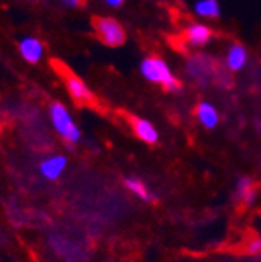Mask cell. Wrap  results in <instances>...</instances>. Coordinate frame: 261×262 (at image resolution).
Masks as SVG:
<instances>
[{"label": "cell", "instance_id": "1", "mask_svg": "<svg viewBox=\"0 0 261 262\" xmlns=\"http://www.w3.org/2000/svg\"><path fill=\"white\" fill-rule=\"evenodd\" d=\"M139 71L146 80H149L150 83L163 84L168 91H178L180 88L178 81L175 80L174 74L169 69V66L161 58L150 56V58L143 59Z\"/></svg>", "mask_w": 261, "mask_h": 262}, {"label": "cell", "instance_id": "2", "mask_svg": "<svg viewBox=\"0 0 261 262\" xmlns=\"http://www.w3.org/2000/svg\"><path fill=\"white\" fill-rule=\"evenodd\" d=\"M50 113V120L55 128L56 133L69 144H75L82 138V131L72 120L68 108L61 103H53L49 110Z\"/></svg>", "mask_w": 261, "mask_h": 262}, {"label": "cell", "instance_id": "3", "mask_svg": "<svg viewBox=\"0 0 261 262\" xmlns=\"http://www.w3.org/2000/svg\"><path fill=\"white\" fill-rule=\"evenodd\" d=\"M94 30L99 39L107 46L117 47L125 42V30L116 19L111 17L94 19Z\"/></svg>", "mask_w": 261, "mask_h": 262}, {"label": "cell", "instance_id": "4", "mask_svg": "<svg viewBox=\"0 0 261 262\" xmlns=\"http://www.w3.org/2000/svg\"><path fill=\"white\" fill-rule=\"evenodd\" d=\"M186 42L192 47H202L211 39V30L202 24H192L186 28Z\"/></svg>", "mask_w": 261, "mask_h": 262}, {"label": "cell", "instance_id": "5", "mask_svg": "<svg viewBox=\"0 0 261 262\" xmlns=\"http://www.w3.org/2000/svg\"><path fill=\"white\" fill-rule=\"evenodd\" d=\"M66 164H68V159L64 158L63 155H55V156L43 161L39 170H41V173H43L44 178H47V180H56L64 172V169H66Z\"/></svg>", "mask_w": 261, "mask_h": 262}, {"label": "cell", "instance_id": "6", "mask_svg": "<svg viewBox=\"0 0 261 262\" xmlns=\"http://www.w3.org/2000/svg\"><path fill=\"white\" fill-rule=\"evenodd\" d=\"M66 86H68V91H69L71 97L77 103H89L92 100V92L89 91V88L80 78H77L74 75L68 77Z\"/></svg>", "mask_w": 261, "mask_h": 262}, {"label": "cell", "instance_id": "7", "mask_svg": "<svg viewBox=\"0 0 261 262\" xmlns=\"http://www.w3.org/2000/svg\"><path fill=\"white\" fill-rule=\"evenodd\" d=\"M19 50H21L22 58L28 62H38L44 53V47H43L41 41H38L36 38L22 39L19 44Z\"/></svg>", "mask_w": 261, "mask_h": 262}, {"label": "cell", "instance_id": "8", "mask_svg": "<svg viewBox=\"0 0 261 262\" xmlns=\"http://www.w3.org/2000/svg\"><path fill=\"white\" fill-rule=\"evenodd\" d=\"M132 126H133V131H135V135L147 142V144H155L158 141V131L156 128L149 122V120H144V119H133L132 122Z\"/></svg>", "mask_w": 261, "mask_h": 262}, {"label": "cell", "instance_id": "9", "mask_svg": "<svg viewBox=\"0 0 261 262\" xmlns=\"http://www.w3.org/2000/svg\"><path fill=\"white\" fill-rule=\"evenodd\" d=\"M247 62V50L244 46L241 44H233L230 49H228V53H227V68L233 71V72H238L241 71Z\"/></svg>", "mask_w": 261, "mask_h": 262}, {"label": "cell", "instance_id": "10", "mask_svg": "<svg viewBox=\"0 0 261 262\" xmlns=\"http://www.w3.org/2000/svg\"><path fill=\"white\" fill-rule=\"evenodd\" d=\"M236 196L244 202L246 205H253L256 196H258V192H256V187L253 184V181L247 177H241L238 181H236Z\"/></svg>", "mask_w": 261, "mask_h": 262}, {"label": "cell", "instance_id": "11", "mask_svg": "<svg viewBox=\"0 0 261 262\" xmlns=\"http://www.w3.org/2000/svg\"><path fill=\"white\" fill-rule=\"evenodd\" d=\"M188 72L191 74V77L200 80L202 77H210L211 75V61L210 58L200 55V56H194L189 64H188Z\"/></svg>", "mask_w": 261, "mask_h": 262}, {"label": "cell", "instance_id": "12", "mask_svg": "<svg viewBox=\"0 0 261 262\" xmlns=\"http://www.w3.org/2000/svg\"><path fill=\"white\" fill-rule=\"evenodd\" d=\"M195 114H197L199 122L205 126V128H214L219 123V113L217 110L208 103V102H202L199 103L197 110H195Z\"/></svg>", "mask_w": 261, "mask_h": 262}, {"label": "cell", "instance_id": "13", "mask_svg": "<svg viewBox=\"0 0 261 262\" xmlns=\"http://www.w3.org/2000/svg\"><path fill=\"white\" fill-rule=\"evenodd\" d=\"M124 183H125V187L132 193H135L143 202H152L155 199L153 193L149 190V187H146V184L139 181L138 178H125Z\"/></svg>", "mask_w": 261, "mask_h": 262}, {"label": "cell", "instance_id": "14", "mask_svg": "<svg viewBox=\"0 0 261 262\" xmlns=\"http://www.w3.org/2000/svg\"><path fill=\"white\" fill-rule=\"evenodd\" d=\"M194 11L200 17L211 19L220 14V7L217 4V0H199V2L194 5Z\"/></svg>", "mask_w": 261, "mask_h": 262}, {"label": "cell", "instance_id": "15", "mask_svg": "<svg viewBox=\"0 0 261 262\" xmlns=\"http://www.w3.org/2000/svg\"><path fill=\"white\" fill-rule=\"evenodd\" d=\"M247 253L249 254H258V253H261V239L259 237H255V239H252L247 244Z\"/></svg>", "mask_w": 261, "mask_h": 262}, {"label": "cell", "instance_id": "16", "mask_svg": "<svg viewBox=\"0 0 261 262\" xmlns=\"http://www.w3.org/2000/svg\"><path fill=\"white\" fill-rule=\"evenodd\" d=\"M61 2L66 5V7H71V8H74V7H78L80 4H82V0H61Z\"/></svg>", "mask_w": 261, "mask_h": 262}, {"label": "cell", "instance_id": "17", "mask_svg": "<svg viewBox=\"0 0 261 262\" xmlns=\"http://www.w3.org/2000/svg\"><path fill=\"white\" fill-rule=\"evenodd\" d=\"M105 2H107V5H108V7L117 8V7H121V5L124 4V0H105Z\"/></svg>", "mask_w": 261, "mask_h": 262}]
</instances>
